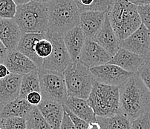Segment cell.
<instances>
[{"mask_svg":"<svg viewBox=\"0 0 150 129\" xmlns=\"http://www.w3.org/2000/svg\"><path fill=\"white\" fill-rule=\"evenodd\" d=\"M120 113L130 121L150 112V91L137 73L119 87Z\"/></svg>","mask_w":150,"mask_h":129,"instance_id":"cell-1","label":"cell"},{"mask_svg":"<svg viewBox=\"0 0 150 129\" xmlns=\"http://www.w3.org/2000/svg\"><path fill=\"white\" fill-rule=\"evenodd\" d=\"M108 17L120 42L132 34L142 24L137 6L128 0H115Z\"/></svg>","mask_w":150,"mask_h":129,"instance_id":"cell-2","label":"cell"},{"mask_svg":"<svg viewBox=\"0 0 150 129\" xmlns=\"http://www.w3.org/2000/svg\"><path fill=\"white\" fill-rule=\"evenodd\" d=\"M47 6L49 16L47 31L64 35L80 24V13L74 0H52Z\"/></svg>","mask_w":150,"mask_h":129,"instance_id":"cell-3","label":"cell"},{"mask_svg":"<svg viewBox=\"0 0 150 129\" xmlns=\"http://www.w3.org/2000/svg\"><path fill=\"white\" fill-rule=\"evenodd\" d=\"M48 18L47 3L32 1L16 7L13 20L22 33L45 34L48 30Z\"/></svg>","mask_w":150,"mask_h":129,"instance_id":"cell-4","label":"cell"},{"mask_svg":"<svg viewBox=\"0 0 150 129\" xmlns=\"http://www.w3.org/2000/svg\"><path fill=\"white\" fill-rule=\"evenodd\" d=\"M87 102L98 117H112L120 113L119 87L94 82Z\"/></svg>","mask_w":150,"mask_h":129,"instance_id":"cell-5","label":"cell"},{"mask_svg":"<svg viewBox=\"0 0 150 129\" xmlns=\"http://www.w3.org/2000/svg\"><path fill=\"white\" fill-rule=\"evenodd\" d=\"M63 74L68 96L87 100L95 82L89 68L77 60L68 66Z\"/></svg>","mask_w":150,"mask_h":129,"instance_id":"cell-6","label":"cell"},{"mask_svg":"<svg viewBox=\"0 0 150 129\" xmlns=\"http://www.w3.org/2000/svg\"><path fill=\"white\" fill-rule=\"evenodd\" d=\"M38 74L42 99L54 101L63 105L68 98L63 73L40 68Z\"/></svg>","mask_w":150,"mask_h":129,"instance_id":"cell-7","label":"cell"},{"mask_svg":"<svg viewBox=\"0 0 150 129\" xmlns=\"http://www.w3.org/2000/svg\"><path fill=\"white\" fill-rule=\"evenodd\" d=\"M45 38L52 44V52L48 57L43 59L41 68L63 73L72 62L64 42L63 35L47 31Z\"/></svg>","mask_w":150,"mask_h":129,"instance_id":"cell-8","label":"cell"},{"mask_svg":"<svg viewBox=\"0 0 150 129\" xmlns=\"http://www.w3.org/2000/svg\"><path fill=\"white\" fill-rule=\"evenodd\" d=\"M94 80L98 82L120 87L124 84L133 73L128 72L112 64H105L90 68Z\"/></svg>","mask_w":150,"mask_h":129,"instance_id":"cell-9","label":"cell"},{"mask_svg":"<svg viewBox=\"0 0 150 129\" xmlns=\"http://www.w3.org/2000/svg\"><path fill=\"white\" fill-rule=\"evenodd\" d=\"M112 56L91 39H86L78 60L91 68L108 64Z\"/></svg>","mask_w":150,"mask_h":129,"instance_id":"cell-10","label":"cell"},{"mask_svg":"<svg viewBox=\"0 0 150 129\" xmlns=\"http://www.w3.org/2000/svg\"><path fill=\"white\" fill-rule=\"evenodd\" d=\"M120 46L136 54L146 56L150 51V30L141 24L132 34L120 42Z\"/></svg>","mask_w":150,"mask_h":129,"instance_id":"cell-11","label":"cell"},{"mask_svg":"<svg viewBox=\"0 0 150 129\" xmlns=\"http://www.w3.org/2000/svg\"><path fill=\"white\" fill-rule=\"evenodd\" d=\"M3 64L8 68L10 73L20 76L38 70L40 68L35 62L16 50L8 51Z\"/></svg>","mask_w":150,"mask_h":129,"instance_id":"cell-12","label":"cell"},{"mask_svg":"<svg viewBox=\"0 0 150 129\" xmlns=\"http://www.w3.org/2000/svg\"><path fill=\"white\" fill-rule=\"evenodd\" d=\"M94 42L100 45L112 56H114L120 48V41L118 40L109 23L107 14L102 27L92 39Z\"/></svg>","mask_w":150,"mask_h":129,"instance_id":"cell-13","label":"cell"},{"mask_svg":"<svg viewBox=\"0 0 150 129\" xmlns=\"http://www.w3.org/2000/svg\"><path fill=\"white\" fill-rule=\"evenodd\" d=\"M22 34L23 33L13 19L0 18V41L8 51L16 50Z\"/></svg>","mask_w":150,"mask_h":129,"instance_id":"cell-14","label":"cell"},{"mask_svg":"<svg viewBox=\"0 0 150 129\" xmlns=\"http://www.w3.org/2000/svg\"><path fill=\"white\" fill-rule=\"evenodd\" d=\"M146 56L136 54L123 48H120L111 59L109 64L115 65L131 73H137L144 62Z\"/></svg>","mask_w":150,"mask_h":129,"instance_id":"cell-15","label":"cell"},{"mask_svg":"<svg viewBox=\"0 0 150 129\" xmlns=\"http://www.w3.org/2000/svg\"><path fill=\"white\" fill-rule=\"evenodd\" d=\"M23 76L10 73L8 77L0 79V107L19 97Z\"/></svg>","mask_w":150,"mask_h":129,"instance_id":"cell-16","label":"cell"},{"mask_svg":"<svg viewBox=\"0 0 150 129\" xmlns=\"http://www.w3.org/2000/svg\"><path fill=\"white\" fill-rule=\"evenodd\" d=\"M37 108L51 128L60 129L65 111L62 104L54 101L42 99Z\"/></svg>","mask_w":150,"mask_h":129,"instance_id":"cell-17","label":"cell"},{"mask_svg":"<svg viewBox=\"0 0 150 129\" xmlns=\"http://www.w3.org/2000/svg\"><path fill=\"white\" fill-rule=\"evenodd\" d=\"M108 13L105 12L88 11L80 13V25L86 39H92L100 29Z\"/></svg>","mask_w":150,"mask_h":129,"instance_id":"cell-18","label":"cell"},{"mask_svg":"<svg viewBox=\"0 0 150 129\" xmlns=\"http://www.w3.org/2000/svg\"><path fill=\"white\" fill-rule=\"evenodd\" d=\"M45 38V34H25L23 33L16 51L31 59L39 68L42 67L43 59L39 57L35 52V45L40 39Z\"/></svg>","mask_w":150,"mask_h":129,"instance_id":"cell-19","label":"cell"},{"mask_svg":"<svg viewBox=\"0 0 150 129\" xmlns=\"http://www.w3.org/2000/svg\"><path fill=\"white\" fill-rule=\"evenodd\" d=\"M64 42L72 62L78 60L86 37L80 25L76 26L63 35Z\"/></svg>","mask_w":150,"mask_h":129,"instance_id":"cell-20","label":"cell"},{"mask_svg":"<svg viewBox=\"0 0 150 129\" xmlns=\"http://www.w3.org/2000/svg\"><path fill=\"white\" fill-rule=\"evenodd\" d=\"M72 113L88 123L97 121V116L86 99L69 97L63 104Z\"/></svg>","mask_w":150,"mask_h":129,"instance_id":"cell-21","label":"cell"},{"mask_svg":"<svg viewBox=\"0 0 150 129\" xmlns=\"http://www.w3.org/2000/svg\"><path fill=\"white\" fill-rule=\"evenodd\" d=\"M34 107L28 103L25 99L17 98L2 107L0 111V117H20L26 120Z\"/></svg>","mask_w":150,"mask_h":129,"instance_id":"cell-22","label":"cell"},{"mask_svg":"<svg viewBox=\"0 0 150 129\" xmlns=\"http://www.w3.org/2000/svg\"><path fill=\"white\" fill-rule=\"evenodd\" d=\"M80 13L88 11L109 13L115 5V0H74Z\"/></svg>","mask_w":150,"mask_h":129,"instance_id":"cell-23","label":"cell"},{"mask_svg":"<svg viewBox=\"0 0 150 129\" xmlns=\"http://www.w3.org/2000/svg\"><path fill=\"white\" fill-rule=\"evenodd\" d=\"M33 91L40 93L38 70H34L23 76L19 91V99H26L28 94Z\"/></svg>","mask_w":150,"mask_h":129,"instance_id":"cell-24","label":"cell"},{"mask_svg":"<svg viewBox=\"0 0 150 129\" xmlns=\"http://www.w3.org/2000/svg\"><path fill=\"white\" fill-rule=\"evenodd\" d=\"M101 129H131V121L123 114H117L112 117H98Z\"/></svg>","mask_w":150,"mask_h":129,"instance_id":"cell-25","label":"cell"},{"mask_svg":"<svg viewBox=\"0 0 150 129\" xmlns=\"http://www.w3.org/2000/svg\"><path fill=\"white\" fill-rule=\"evenodd\" d=\"M26 129H52L35 106L26 118Z\"/></svg>","mask_w":150,"mask_h":129,"instance_id":"cell-26","label":"cell"},{"mask_svg":"<svg viewBox=\"0 0 150 129\" xmlns=\"http://www.w3.org/2000/svg\"><path fill=\"white\" fill-rule=\"evenodd\" d=\"M17 5L13 0H0V18L13 19Z\"/></svg>","mask_w":150,"mask_h":129,"instance_id":"cell-27","label":"cell"},{"mask_svg":"<svg viewBox=\"0 0 150 129\" xmlns=\"http://www.w3.org/2000/svg\"><path fill=\"white\" fill-rule=\"evenodd\" d=\"M52 44L47 38L40 39L35 45V52L37 56L44 59L48 57L52 52Z\"/></svg>","mask_w":150,"mask_h":129,"instance_id":"cell-28","label":"cell"},{"mask_svg":"<svg viewBox=\"0 0 150 129\" xmlns=\"http://www.w3.org/2000/svg\"><path fill=\"white\" fill-rule=\"evenodd\" d=\"M2 119V128L26 129V120L20 117H8Z\"/></svg>","mask_w":150,"mask_h":129,"instance_id":"cell-29","label":"cell"},{"mask_svg":"<svg viewBox=\"0 0 150 129\" xmlns=\"http://www.w3.org/2000/svg\"><path fill=\"white\" fill-rule=\"evenodd\" d=\"M131 129H150V112L131 121Z\"/></svg>","mask_w":150,"mask_h":129,"instance_id":"cell-30","label":"cell"},{"mask_svg":"<svg viewBox=\"0 0 150 129\" xmlns=\"http://www.w3.org/2000/svg\"><path fill=\"white\" fill-rule=\"evenodd\" d=\"M137 73L150 91V61L145 59V61L140 68Z\"/></svg>","mask_w":150,"mask_h":129,"instance_id":"cell-31","label":"cell"},{"mask_svg":"<svg viewBox=\"0 0 150 129\" xmlns=\"http://www.w3.org/2000/svg\"><path fill=\"white\" fill-rule=\"evenodd\" d=\"M137 10L142 24L150 30V5H139L137 6Z\"/></svg>","mask_w":150,"mask_h":129,"instance_id":"cell-32","label":"cell"},{"mask_svg":"<svg viewBox=\"0 0 150 129\" xmlns=\"http://www.w3.org/2000/svg\"><path fill=\"white\" fill-rule=\"evenodd\" d=\"M63 106L64 110H65V111L67 113V114L69 115V117L71 118V120L72 123L74 125L76 129H88V124H89V123L84 121V120L80 119V118L77 117V116H76V115L74 114L69 109H67L65 105H63Z\"/></svg>","mask_w":150,"mask_h":129,"instance_id":"cell-33","label":"cell"},{"mask_svg":"<svg viewBox=\"0 0 150 129\" xmlns=\"http://www.w3.org/2000/svg\"><path fill=\"white\" fill-rule=\"evenodd\" d=\"M25 99L28 103H30L33 106H38L42 101V97L41 93L33 91L28 94Z\"/></svg>","mask_w":150,"mask_h":129,"instance_id":"cell-34","label":"cell"},{"mask_svg":"<svg viewBox=\"0 0 150 129\" xmlns=\"http://www.w3.org/2000/svg\"><path fill=\"white\" fill-rule=\"evenodd\" d=\"M60 129H76L74 125L71 120V118L69 117V116L67 114L66 111H64L63 119H62Z\"/></svg>","mask_w":150,"mask_h":129,"instance_id":"cell-35","label":"cell"},{"mask_svg":"<svg viewBox=\"0 0 150 129\" xmlns=\"http://www.w3.org/2000/svg\"><path fill=\"white\" fill-rule=\"evenodd\" d=\"M8 54V50L0 41V64H3Z\"/></svg>","mask_w":150,"mask_h":129,"instance_id":"cell-36","label":"cell"},{"mask_svg":"<svg viewBox=\"0 0 150 129\" xmlns=\"http://www.w3.org/2000/svg\"><path fill=\"white\" fill-rule=\"evenodd\" d=\"M8 68L4 64H0V79H4L10 74Z\"/></svg>","mask_w":150,"mask_h":129,"instance_id":"cell-37","label":"cell"},{"mask_svg":"<svg viewBox=\"0 0 150 129\" xmlns=\"http://www.w3.org/2000/svg\"><path fill=\"white\" fill-rule=\"evenodd\" d=\"M129 2H132V4L135 5L136 6L150 5V0H130Z\"/></svg>","mask_w":150,"mask_h":129,"instance_id":"cell-38","label":"cell"},{"mask_svg":"<svg viewBox=\"0 0 150 129\" xmlns=\"http://www.w3.org/2000/svg\"><path fill=\"white\" fill-rule=\"evenodd\" d=\"M88 129H101V126L98 121L92 122L88 124Z\"/></svg>","mask_w":150,"mask_h":129,"instance_id":"cell-39","label":"cell"},{"mask_svg":"<svg viewBox=\"0 0 150 129\" xmlns=\"http://www.w3.org/2000/svg\"><path fill=\"white\" fill-rule=\"evenodd\" d=\"M14 2L16 3V5H25V4H28L29 2H32V1H34V0H13Z\"/></svg>","mask_w":150,"mask_h":129,"instance_id":"cell-40","label":"cell"},{"mask_svg":"<svg viewBox=\"0 0 150 129\" xmlns=\"http://www.w3.org/2000/svg\"><path fill=\"white\" fill-rule=\"evenodd\" d=\"M34 1L37 2H41V3H48V2L52 1V0H34Z\"/></svg>","mask_w":150,"mask_h":129,"instance_id":"cell-41","label":"cell"},{"mask_svg":"<svg viewBox=\"0 0 150 129\" xmlns=\"http://www.w3.org/2000/svg\"><path fill=\"white\" fill-rule=\"evenodd\" d=\"M0 128H2V119L0 117Z\"/></svg>","mask_w":150,"mask_h":129,"instance_id":"cell-42","label":"cell"},{"mask_svg":"<svg viewBox=\"0 0 150 129\" xmlns=\"http://www.w3.org/2000/svg\"><path fill=\"white\" fill-rule=\"evenodd\" d=\"M146 57L149 58V59H150V51H149V54L146 56Z\"/></svg>","mask_w":150,"mask_h":129,"instance_id":"cell-43","label":"cell"},{"mask_svg":"<svg viewBox=\"0 0 150 129\" xmlns=\"http://www.w3.org/2000/svg\"><path fill=\"white\" fill-rule=\"evenodd\" d=\"M146 60H149V61H150V59H148V58H146Z\"/></svg>","mask_w":150,"mask_h":129,"instance_id":"cell-44","label":"cell"},{"mask_svg":"<svg viewBox=\"0 0 150 129\" xmlns=\"http://www.w3.org/2000/svg\"><path fill=\"white\" fill-rule=\"evenodd\" d=\"M0 111H1V107H0Z\"/></svg>","mask_w":150,"mask_h":129,"instance_id":"cell-45","label":"cell"},{"mask_svg":"<svg viewBox=\"0 0 150 129\" xmlns=\"http://www.w3.org/2000/svg\"><path fill=\"white\" fill-rule=\"evenodd\" d=\"M0 129H3V128H0Z\"/></svg>","mask_w":150,"mask_h":129,"instance_id":"cell-46","label":"cell"},{"mask_svg":"<svg viewBox=\"0 0 150 129\" xmlns=\"http://www.w3.org/2000/svg\"><path fill=\"white\" fill-rule=\"evenodd\" d=\"M128 1H130V0H128Z\"/></svg>","mask_w":150,"mask_h":129,"instance_id":"cell-47","label":"cell"}]
</instances>
